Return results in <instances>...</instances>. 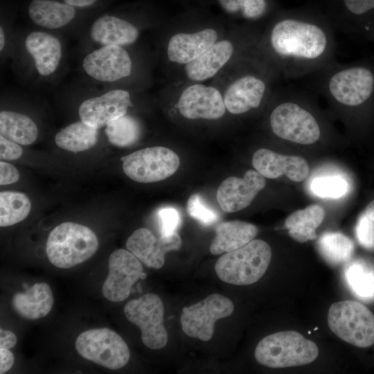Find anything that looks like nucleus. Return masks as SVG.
<instances>
[{
    "label": "nucleus",
    "mask_w": 374,
    "mask_h": 374,
    "mask_svg": "<svg viewBox=\"0 0 374 374\" xmlns=\"http://www.w3.org/2000/svg\"><path fill=\"white\" fill-rule=\"evenodd\" d=\"M265 42L272 66L286 80L309 76L336 61L334 27L321 17L281 15L270 25Z\"/></svg>",
    "instance_id": "f257e3e1"
},
{
    "label": "nucleus",
    "mask_w": 374,
    "mask_h": 374,
    "mask_svg": "<svg viewBox=\"0 0 374 374\" xmlns=\"http://www.w3.org/2000/svg\"><path fill=\"white\" fill-rule=\"evenodd\" d=\"M310 75L312 87H317L342 109L359 107L374 95V70L365 64L335 61Z\"/></svg>",
    "instance_id": "f03ea898"
},
{
    "label": "nucleus",
    "mask_w": 374,
    "mask_h": 374,
    "mask_svg": "<svg viewBox=\"0 0 374 374\" xmlns=\"http://www.w3.org/2000/svg\"><path fill=\"white\" fill-rule=\"evenodd\" d=\"M295 91L286 89V96L276 105L269 114L272 132L291 142L310 145L321 137V126L316 114L301 101Z\"/></svg>",
    "instance_id": "7ed1b4c3"
},
{
    "label": "nucleus",
    "mask_w": 374,
    "mask_h": 374,
    "mask_svg": "<svg viewBox=\"0 0 374 374\" xmlns=\"http://www.w3.org/2000/svg\"><path fill=\"white\" fill-rule=\"evenodd\" d=\"M98 248V238L89 227L66 222L51 231L46 251L52 265L69 269L89 259Z\"/></svg>",
    "instance_id": "20e7f679"
},
{
    "label": "nucleus",
    "mask_w": 374,
    "mask_h": 374,
    "mask_svg": "<svg viewBox=\"0 0 374 374\" xmlns=\"http://www.w3.org/2000/svg\"><path fill=\"white\" fill-rule=\"evenodd\" d=\"M319 355L317 344L296 331L271 334L256 347V361L269 368L301 366L314 361Z\"/></svg>",
    "instance_id": "39448f33"
},
{
    "label": "nucleus",
    "mask_w": 374,
    "mask_h": 374,
    "mask_svg": "<svg viewBox=\"0 0 374 374\" xmlns=\"http://www.w3.org/2000/svg\"><path fill=\"white\" fill-rule=\"evenodd\" d=\"M271 258L269 245L253 240L246 245L221 256L215 264L218 278L229 284L247 285L257 282L265 273Z\"/></svg>",
    "instance_id": "423d86ee"
},
{
    "label": "nucleus",
    "mask_w": 374,
    "mask_h": 374,
    "mask_svg": "<svg viewBox=\"0 0 374 374\" xmlns=\"http://www.w3.org/2000/svg\"><path fill=\"white\" fill-rule=\"evenodd\" d=\"M328 324L335 335L355 346L367 348L374 344V314L357 301L332 303L328 312Z\"/></svg>",
    "instance_id": "0eeeda50"
},
{
    "label": "nucleus",
    "mask_w": 374,
    "mask_h": 374,
    "mask_svg": "<svg viewBox=\"0 0 374 374\" xmlns=\"http://www.w3.org/2000/svg\"><path fill=\"white\" fill-rule=\"evenodd\" d=\"M75 348L82 357L111 370L125 366L130 357L123 338L107 328L82 332L75 340Z\"/></svg>",
    "instance_id": "6e6552de"
},
{
    "label": "nucleus",
    "mask_w": 374,
    "mask_h": 374,
    "mask_svg": "<svg viewBox=\"0 0 374 374\" xmlns=\"http://www.w3.org/2000/svg\"><path fill=\"white\" fill-rule=\"evenodd\" d=\"M124 173L139 183L163 180L176 172L180 165L179 156L161 146L143 148L122 157Z\"/></svg>",
    "instance_id": "1a4fd4ad"
},
{
    "label": "nucleus",
    "mask_w": 374,
    "mask_h": 374,
    "mask_svg": "<svg viewBox=\"0 0 374 374\" xmlns=\"http://www.w3.org/2000/svg\"><path fill=\"white\" fill-rule=\"evenodd\" d=\"M126 318L137 326L145 346L158 350L168 342V332L163 325L164 307L160 297L147 293L137 299L128 301L124 307Z\"/></svg>",
    "instance_id": "9d476101"
},
{
    "label": "nucleus",
    "mask_w": 374,
    "mask_h": 374,
    "mask_svg": "<svg viewBox=\"0 0 374 374\" xmlns=\"http://www.w3.org/2000/svg\"><path fill=\"white\" fill-rule=\"evenodd\" d=\"M233 310L234 305L231 299L220 294H210L182 309L181 328L188 337L208 341L213 335L216 321L229 317Z\"/></svg>",
    "instance_id": "9b49d317"
},
{
    "label": "nucleus",
    "mask_w": 374,
    "mask_h": 374,
    "mask_svg": "<svg viewBox=\"0 0 374 374\" xmlns=\"http://www.w3.org/2000/svg\"><path fill=\"white\" fill-rule=\"evenodd\" d=\"M109 274L102 287L103 295L112 302L126 299L132 285L146 275L141 261L129 250L119 249L108 260Z\"/></svg>",
    "instance_id": "f8f14e48"
},
{
    "label": "nucleus",
    "mask_w": 374,
    "mask_h": 374,
    "mask_svg": "<svg viewBox=\"0 0 374 374\" xmlns=\"http://www.w3.org/2000/svg\"><path fill=\"white\" fill-rule=\"evenodd\" d=\"M270 80L261 73L242 74L226 88L223 98L226 109L236 115L258 109L271 87Z\"/></svg>",
    "instance_id": "ddd939ff"
},
{
    "label": "nucleus",
    "mask_w": 374,
    "mask_h": 374,
    "mask_svg": "<svg viewBox=\"0 0 374 374\" xmlns=\"http://www.w3.org/2000/svg\"><path fill=\"white\" fill-rule=\"evenodd\" d=\"M181 246V239L177 232L157 237L147 228L136 229L126 241L127 250L146 267L157 269L163 266L166 253L177 251Z\"/></svg>",
    "instance_id": "4468645a"
},
{
    "label": "nucleus",
    "mask_w": 374,
    "mask_h": 374,
    "mask_svg": "<svg viewBox=\"0 0 374 374\" xmlns=\"http://www.w3.org/2000/svg\"><path fill=\"white\" fill-rule=\"evenodd\" d=\"M265 185V177L256 170H249L242 178L224 179L217 188V201L224 212H237L249 206Z\"/></svg>",
    "instance_id": "2eb2a0df"
},
{
    "label": "nucleus",
    "mask_w": 374,
    "mask_h": 374,
    "mask_svg": "<svg viewBox=\"0 0 374 374\" xmlns=\"http://www.w3.org/2000/svg\"><path fill=\"white\" fill-rule=\"evenodd\" d=\"M83 68L93 78L102 82H114L131 73L132 61L120 46H103L84 59Z\"/></svg>",
    "instance_id": "dca6fc26"
},
{
    "label": "nucleus",
    "mask_w": 374,
    "mask_h": 374,
    "mask_svg": "<svg viewBox=\"0 0 374 374\" xmlns=\"http://www.w3.org/2000/svg\"><path fill=\"white\" fill-rule=\"evenodd\" d=\"M130 105L129 92L115 89L84 100L80 105L78 113L82 121L98 129L125 115Z\"/></svg>",
    "instance_id": "f3484780"
},
{
    "label": "nucleus",
    "mask_w": 374,
    "mask_h": 374,
    "mask_svg": "<svg viewBox=\"0 0 374 374\" xmlns=\"http://www.w3.org/2000/svg\"><path fill=\"white\" fill-rule=\"evenodd\" d=\"M180 114L188 119H217L226 107L220 92L215 87L193 84L181 93L177 103Z\"/></svg>",
    "instance_id": "a211bd4d"
},
{
    "label": "nucleus",
    "mask_w": 374,
    "mask_h": 374,
    "mask_svg": "<svg viewBox=\"0 0 374 374\" xmlns=\"http://www.w3.org/2000/svg\"><path fill=\"white\" fill-rule=\"evenodd\" d=\"M252 165L265 178L276 179L285 175L296 182L304 180L310 172L308 164L303 158L282 155L265 148L254 152Z\"/></svg>",
    "instance_id": "6ab92c4d"
},
{
    "label": "nucleus",
    "mask_w": 374,
    "mask_h": 374,
    "mask_svg": "<svg viewBox=\"0 0 374 374\" xmlns=\"http://www.w3.org/2000/svg\"><path fill=\"white\" fill-rule=\"evenodd\" d=\"M217 39V32L206 28L193 33H177L169 40L168 59L179 64H188L211 48Z\"/></svg>",
    "instance_id": "aec40b11"
},
{
    "label": "nucleus",
    "mask_w": 374,
    "mask_h": 374,
    "mask_svg": "<svg viewBox=\"0 0 374 374\" xmlns=\"http://www.w3.org/2000/svg\"><path fill=\"white\" fill-rule=\"evenodd\" d=\"M25 46L40 75H49L57 69L62 57V46L56 37L44 32H33L27 36Z\"/></svg>",
    "instance_id": "412c9836"
},
{
    "label": "nucleus",
    "mask_w": 374,
    "mask_h": 374,
    "mask_svg": "<svg viewBox=\"0 0 374 374\" xmlns=\"http://www.w3.org/2000/svg\"><path fill=\"white\" fill-rule=\"evenodd\" d=\"M235 51L232 42L222 40L196 59L186 64L187 77L193 81H204L214 76L231 58Z\"/></svg>",
    "instance_id": "4be33fe9"
},
{
    "label": "nucleus",
    "mask_w": 374,
    "mask_h": 374,
    "mask_svg": "<svg viewBox=\"0 0 374 374\" xmlns=\"http://www.w3.org/2000/svg\"><path fill=\"white\" fill-rule=\"evenodd\" d=\"M91 37L103 46H123L134 43L139 37L138 29L132 24L114 16L98 18L90 30Z\"/></svg>",
    "instance_id": "5701e85b"
},
{
    "label": "nucleus",
    "mask_w": 374,
    "mask_h": 374,
    "mask_svg": "<svg viewBox=\"0 0 374 374\" xmlns=\"http://www.w3.org/2000/svg\"><path fill=\"white\" fill-rule=\"evenodd\" d=\"M54 298L50 286L46 283H37L24 292L12 297L15 311L21 317L35 320L46 316L53 308Z\"/></svg>",
    "instance_id": "b1692460"
},
{
    "label": "nucleus",
    "mask_w": 374,
    "mask_h": 374,
    "mask_svg": "<svg viewBox=\"0 0 374 374\" xmlns=\"http://www.w3.org/2000/svg\"><path fill=\"white\" fill-rule=\"evenodd\" d=\"M256 225L238 220L220 223L215 229L209 250L213 255H220L236 250L253 240L258 233Z\"/></svg>",
    "instance_id": "393cba45"
},
{
    "label": "nucleus",
    "mask_w": 374,
    "mask_h": 374,
    "mask_svg": "<svg viewBox=\"0 0 374 374\" xmlns=\"http://www.w3.org/2000/svg\"><path fill=\"white\" fill-rule=\"evenodd\" d=\"M28 12L35 24L48 29L66 25L76 13L74 6L54 0H32Z\"/></svg>",
    "instance_id": "a878e982"
},
{
    "label": "nucleus",
    "mask_w": 374,
    "mask_h": 374,
    "mask_svg": "<svg viewBox=\"0 0 374 374\" xmlns=\"http://www.w3.org/2000/svg\"><path fill=\"white\" fill-rule=\"evenodd\" d=\"M325 217L323 208L318 204L309 205L296 211L285 221L289 235L299 242H305L317 238L316 229Z\"/></svg>",
    "instance_id": "bb28decb"
},
{
    "label": "nucleus",
    "mask_w": 374,
    "mask_h": 374,
    "mask_svg": "<svg viewBox=\"0 0 374 374\" xmlns=\"http://www.w3.org/2000/svg\"><path fill=\"white\" fill-rule=\"evenodd\" d=\"M339 12L330 21L334 28L352 33L365 28L366 19L374 15V0H339Z\"/></svg>",
    "instance_id": "cd10ccee"
},
{
    "label": "nucleus",
    "mask_w": 374,
    "mask_h": 374,
    "mask_svg": "<svg viewBox=\"0 0 374 374\" xmlns=\"http://www.w3.org/2000/svg\"><path fill=\"white\" fill-rule=\"evenodd\" d=\"M0 134L18 144L30 145L37 139L38 129L33 121L24 114L1 111Z\"/></svg>",
    "instance_id": "c85d7f7f"
},
{
    "label": "nucleus",
    "mask_w": 374,
    "mask_h": 374,
    "mask_svg": "<svg viewBox=\"0 0 374 374\" xmlns=\"http://www.w3.org/2000/svg\"><path fill=\"white\" fill-rule=\"evenodd\" d=\"M98 141V129L83 121L71 123L57 133L56 145L70 152H82L93 147Z\"/></svg>",
    "instance_id": "c756f323"
},
{
    "label": "nucleus",
    "mask_w": 374,
    "mask_h": 374,
    "mask_svg": "<svg viewBox=\"0 0 374 374\" xmlns=\"http://www.w3.org/2000/svg\"><path fill=\"white\" fill-rule=\"evenodd\" d=\"M318 249L323 259L333 265L348 260L354 251L353 241L338 232L323 233L318 240Z\"/></svg>",
    "instance_id": "7c9ffc66"
},
{
    "label": "nucleus",
    "mask_w": 374,
    "mask_h": 374,
    "mask_svg": "<svg viewBox=\"0 0 374 374\" xmlns=\"http://www.w3.org/2000/svg\"><path fill=\"white\" fill-rule=\"evenodd\" d=\"M31 209V202L24 193L15 191L0 193V226L14 225L24 220Z\"/></svg>",
    "instance_id": "2f4dec72"
},
{
    "label": "nucleus",
    "mask_w": 374,
    "mask_h": 374,
    "mask_svg": "<svg viewBox=\"0 0 374 374\" xmlns=\"http://www.w3.org/2000/svg\"><path fill=\"white\" fill-rule=\"evenodd\" d=\"M345 278L353 292L358 297L374 299V269L364 262H350L344 270Z\"/></svg>",
    "instance_id": "473e14b6"
},
{
    "label": "nucleus",
    "mask_w": 374,
    "mask_h": 374,
    "mask_svg": "<svg viewBox=\"0 0 374 374\" xmlns=\"http://www.w3.org/2000/svg\"><path fill=\"white\" fill-rule=\"evenodd\" d=\"M105 134L112 144L127 147L139 139L141 127L134 118L125 114L110 122L106 126Z\"/></svg>",
    "instance_id": "72a5a7b5"
},
{
    "label": "nucleus",
    "mask_w": 374,
    "mask_h": 374,
    "mask_svg": "<svg viewBox=\"0 0 374 374\" xmlns=\"http://www.w3.org/2000/svg\"><path fill=\"white\" fill-rule=\"evenodd\" d=\"M310 190L323 198H339L349 190V184L341 175H327L314 178L310 184Z\"/></svg>",
    "instance_id": "f704fd0d"
},
{
    "label": "nucleus",
    "mask_w": 374,
    "mask_h": 374,
    "mask_svg": "<svg viewBox=\"0 0 374 374\" xmlns=\"http://www.w3.org/2000/svg\"><path fill=\"white\" fill-rule=\"evenodd\" d=\"M186 210L191 217L204 226L211 225L218 219L217 213L197 193L193 194L189 197Z\"/></svg>",
    "instance_id": "c9c22d12"
},
{
    "label": "nucleus",
    "mask_w": 374,
    "mask_h": 374,
    "mask_svg": "<svg viewBox=\"0 0 374 374\" xmlns=\"http://www.w3.org/2000/svg\"><path fill=\"white\" fill-rule=\"evenodd\" d=\"M160 235L168 236L176 233L181 223L179 211L170 206L163 207L158 211Z\"/></svg>",
    "instance_id": "e433bc0d"
},
{
    "label": "nucleus",
    "mask_w": 374,
    "mask_h": 374,
    "mask_svg": "<svg viewBox=\"0 0 374 374\" xmlns=\"http://www.w3.org/2000/svg\"><path fill=\"white\" fill-rule=\"evenodd\" d=\"M355 233L361 245L368 249H374V222L365 213L359 217Z\"/></svg>",
    "instance_id": "4c0bfd02"
},
{
    "label": "nucleus",
    "mask_w": 374,
    "mask_h": 374,
    "mask_svg": "<svg viewBox=\"0 0 374 374\" xmlns=\"http://www.w3.org/2000/svg\"><path fill=\"white\" fill-rule=\"evenodd\" d=\"M23 150L18 143L0 136V158L5 160H16L22 155Z\"/></svg>",
    "instance_id": "58836bf2"
},
{
    "label": "nucleus",
    "mask_w": 374,
    "mask_h": 374,
    "mask_svg": "<svg viewBox=\"0 0 374 374\" xmlns=\"http://www.w3.org/2000/svg\"><path fill=\"white\" fill-rule=\"evenodd\" d=\"M19 179L18 170L12 164L1 161L0 184L8 185L17 182Z\"/></svg>",
    "instance_id": "ea45409f"
},
{
    "label": "nucleus",
    "mask_w": 374,
    "mask_h": 374,
    "mask_svg": "<svg viewBox=\"0 0 374 374\" xmlns=\"http://www.w3.org/2000/svg\"><path fill=\"white\" fill-rule=\"evenodd\" d=\"M249 0H218L220 6L228 13L240 15L242 17Z\"/></svg>",
    "instance_id": "a19ab883"
},
{
    "label": "nucleus",
    "mask_w": 374,
    "mask_h": 374,
    "mask_svg": "<svg viewBox=\"0 0 374 374\" xmlns=\"http://www.w3.org/2000/svg\"><path fill=\"white\" fill-rule=\"evenodd\" d=\"M15 358L9 349L0 348V373L8 371L14 364Z\"/></svg>",
    "instance_id": "79ce46f5"
},
{
    "label": "nucleus",
    "mask_w": 374,
    "mask_h": 374,
    "mask_svg": "<svg viewBox=\"0 0 374 374\" xmlns=\"http://www.w3.org/2000/svg\"><path fill=\"white\" fill-rule=\"evenodd\" d=\"M17 337L11 331L0 329V348L10 349L17 344Z\"/></svg>",
    "instance_id": "37998d69"
},
{
    "label": "nucleus",
    "mask_w": 374,
    "mask_h": 374,
    "mask_svg": "<svg viewBox=\"0 0 374 374\" xmlns=\"http://www.w3.org/2000/svg\"><path fill=\"white\" fill-rule=\"evenodd\" d=\"M97 0H64V3L74 7H87L92 5Z\"/></svg>",
    "instance_id": "c03bdc74"
},
{
    "label": "nucleus",
    "mask_w": 374,
    "mask_h": 374,
    "mask_svg": "<svg viewBox=\"0 0 374 374\" xmlns=\"http://www.w3.org/2000/svg\"><path fill=\"white\" fill-rule=\"evenodd\" d=\"M364 213L374 222V200L367 205Z\"/></svg>",
    "instance_id": "a18cd8bd"
},
{
    "label": "nucleus",
    "mask_w": 374,
    "mask_h": 374,
    "mask_svg": "<svg viewBox=\"0 0 374 374\" xmlns=\"http://www.w3.org/2000/svg\"><path fill=\"white\" fill-rule=\"evenodd\" d=\"M5 44V35L2 27L0 28V50L2 51Z\"/></svg>",
    "instance_id": "49530a36"
}]
</instances>
